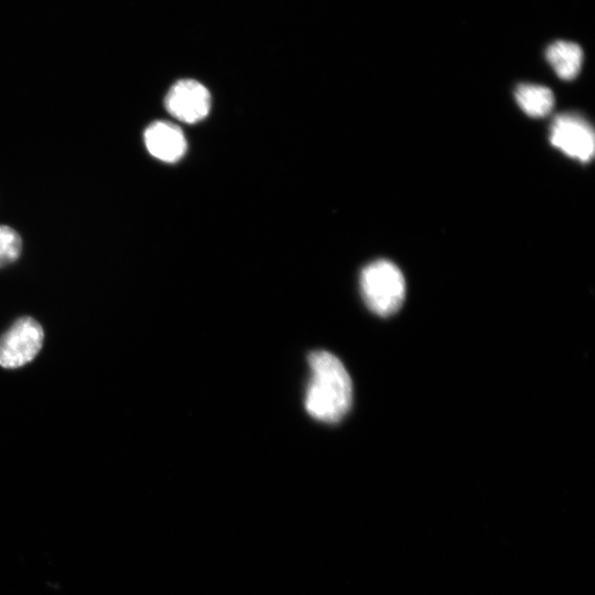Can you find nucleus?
<instances>
[{
    "label": "nucleus",
    "mask_w": 595,
    "mask_h": 595,
    "mask_svg": "<svg viewBox=\"0 0 595 595\" xmlns=\"http://www.w3.org/2000/svg\"><path fill=\"white\" fill-rule=\"evenodd\" d=\"M309 366L306 411L316 420L327 423L338 422L346 415L353 401L348 371L335 355L326 350L311 353Z\"/></svg>",
    "instance_id": "1"
},
{
    "label": "nucleus",
    "mask_w": 595,
    "mask_h": 595,
    "mask_svg": "<svg viewBox=\"0 0 595 595\" xmlns=\"http://www.w3.org/2000/svg\"><path fill=\"white\" fill-rule=\"evenodd\" d=\"M359 284L366 305L380 316L396 313L403 303V274L388 260H376L366 266L360 273Z\"/></svg>",
    "instance_id": "2"
},
{
    "label": "nucleus",
    "mask_w": 595,
    "mask_h": 595,
    "mask_svg": "<svg viewBox=\"0 0 595 595\" xmlns=\"http://www.w3.org/2000/svg\"><path fill=\"white\" fill-rule=\"evenodd\" d=\"M44 333L32 317H21L0 337V366L18 368L40 351Z\"/></svg>",
    "instance_id": "3"
},
{
    "label": "nucleus",
    "mask_w": 595,
    "mask_h": 595,
    "mask_svg": "<svg viewBox=\"0 0 595 595\" xmlns=\"http://www.w3.org/2000/svg\"><path fill=\"white\" fill-rule=\"evenodd\" d=\"M550 141L566 155L582 162L589 161L594 154L593 128L576 113H562L554 118L550 128Z\"/></svg>",
    "instance_id": "4"
},
{
    "label": "nucleus",
    "mask_w": 595,
    "mask_h": 595,
    "mask_svg": "<svg viewBox=\"0 0 595 595\" xmlns=\"http://www.w3.org/2000/svg\"><path fill=\"white\" fill-rule=\"evenodd\" d=\"M165 108L174 118L186 123H195L207 116L210 95L201 83L182 79L167 91Z\"/></svg>",
    "instance_id": "5"
},
{
    "label": "nucleus",
    "mask_w": 595,
    "mask_h": 595,
    "mask_svg": "<svg viewBox=\"0 0 595 595\" xmlns=\"http://www.w3.org/2000/svg\"><path fill=\"white\" fill-rule=\"evenodd\" d=\"M144 143L151 155L169 163L180 160L186 151L182 130L166 121L151 123L144 131Z\"/></svg>",
    "instance_id": "6"
},
{
    "label": "nucleus",
    "mask_w": 595,
    "mask_h": 595,
    "mask_svg": "<svg viewBox=\"0 0 595 595\" xmlns=\"http://www.w3.org/2000/svg\"><path fill=\"white\" fill-rule=\"evenodd\" d=\"M545 58L560 78L570 80L576 77L581 69L583 51L574 42L560 40L547 47Z\"/></svg>",
    "instance_id": "7"
},
{
    "label": "nucleus",
    "mask_w": 595,
    "mask_h": 595,
    "mask_svg": "<svg viewBox=\"0 0 595 595\" xmlns=\"http://www.w3.org/2000/svg\"><path fill=\"white\" fill-rule=\"evenodd\" d=\"M519 107L530 117L547 116L553 108L554 97L551 89L534 84H520L515 91Z\"/></svg>",
    "instance_id": "8"
},
{
    "label": "nucleus",
    "mask_w": 595,
    "mask_h": 595,
    "mask_svg": "<svg viewBox=\"0 0 595 595\" xmlns=\"http://www.w3.org/2000/svg\"><path fill=\"white\" fill-rule=\"evenodd\" d=\"M21 238L9 226L0 225V267L14 261L21 252Z\"/></svg>",
    "instance_id": "9"
}]
</instances>
